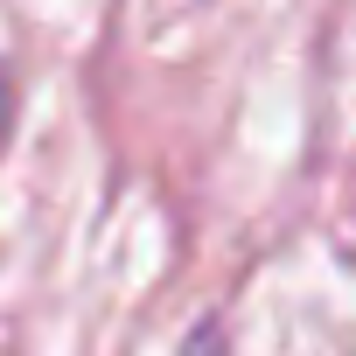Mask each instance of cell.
Instances as JSON below:
<instances>
[{"label":"cell","instance_id":"1","mask_svg":"<svg viewBox=\"0 0 356 356\" xmlns=\"http://www.w3.org/2000/svg\"><path fill=\"white\" fill-rule=\"evenodd\" d=\"M182 356H231V349H224V328H217V321H196L189 342H182Z\"/></svg>","mask_w":356,"mask_h":356},{"label":"cell","instance_id":"2","mask_svg":"<svg viewBox=\"0 0 356 356\" xmlns=\"http://www.w3.org/2000/svg\"><path fill=\"white\" fill-rule=\"evenodd\" d=\"M0 133H8V63H0Z\"/></svg>","mask_w":356,"mask_h":356}]
</instances>
